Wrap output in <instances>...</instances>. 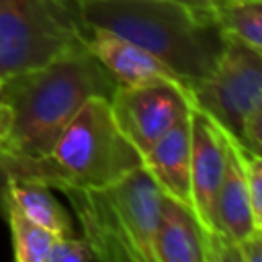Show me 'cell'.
I'll use <instances>...</instances> for the list:
<instances>
[{
  "label": "cell",
  "mask_w": 262,
  "mask_h": 262,
  "mask_svg": "<svg viewBox=\"0 0 262 262\" xmlns=\"http://www.w3.org/2000/svg\"><path fill=\"white\" fill-rule=\"evenodd\" d=\"M115 80L84 47L41 68L0 80V149L14 158L49 154L92 96H111Z\"/></svg>",
  "instance_id": "obj_1"
},
{
  "label": "cell",
  "mask_w": 262,
  "mask_h": 262,
  "mask_svg": "<svg viewBox=\"0 0 262 262\" xmlns=\"http://www.w3.org/2000/svg\"><path fill=\"white\" fill-rule=\"evenodd\" d=\"M86 29L111 31L164 61L186 86L217 66L225 35L213 12L172 0H76Z\"/></svg>",
  "instance_id": "obj_2"
},
{
  "label": "cell",
  "mask_w": 262,
  "mask_h": 262,
  "mask_svg": "<svg viewBox=\"0 0 262 262\" xmlns=\"http://www.w3.org/2000/svg\"><path fill=\"white\" fill-rule=\"evenodd\" d=\"M4 154V151H2ZM8 178L35 180L49 188H100L143 164L115 123L106 96L88 98L41 158L4 154Z\"/></svg>",
  "instance_id": "obj_3"
},
{
  "label": "cell",
  "mask_w": 262,
  "mask_h": 262,
  "mask_svg": "<svg viewBox=\"0 0 262 262\" xmlns=\"http://www.w3.org/2000/svg\"><path fill=\"white\" fill-rule=\"evenodd\" d=\"M61 192L96 260L154 262L162 190L143 164L106 186L63 188Z\"/></svg>",
  "instance_id": "obj_4"
},
{
  "label": "cell",
  "mask_w": 262,
  "mask_h": 262,
  "mask_svg": "<svg viewBox=\"0 0 262 262\" xmlns=\"http://www.w3.org/2000/svg\"><path fill=\"white\" fill-rule=\"evenodd\" d=\"M76 0H0V80L86 47Z\"/></svg>",
  "instance_id": "obj_5"
},
{
  "label": "cell",
  "mask_w": 262,
  "mask_h": 262,
  "mask_svg": "<svg viewBox=\"0 0 262 262\" xmlns=\"http://www.w3.org/2000/svg\"><path fill=\"white\" fill-rule=\"evenodd\" d=\"M192 106L209 115L227 135L239 139L250 111L262 106V55L250 45L225 37L215 70L188 86Z\"/></svg>",
  "instance_id": "obj_6"
},
{
  "label": "cell",
  "mask_w": 262,
  "mask_h": 262,
  "mask_svg": "<svg viewBox=\"0 0 262 262\" xmlns=\"http://www.w3.org/2000/svg\"><path fill=\"white\" fill-rule=\"evenodd\" d=\"M108 104L117 127L143 158L151 145L192 108L190 90L180 82L145 86L115 84Z\"/></svg>",
  "instance_id": "obj_7"
},
{
  "label": "cell",
  "mask_w": 262,
  "mask_h": 262,
  "mask_svg": "<svg viewBox=\"0 0 262 262\" xmlns=\"http://www.w3.org/2000/svg\"><path fill=\"white\" fill-rule=\"evenodd\" d=\"M225 168V131L203 111H190V199L192 211L207 231L217 233L213 223L215 199Z\"/></svg>",
  "instance_id": "obj_8"
},
{
  "label": "cell",
  "mask_w": 262,
  "mask_h": 262,
  "mask_svg": "<svg viewBox=\"0 0 262 262\" xmlns=\"http://www.w3.org/2000/svg\"><path fill=\"white\" fill-rule=\"evenodd\" d=\"M86 49L119 86H145L158 82L184 84L164 61L143 47L104 29H88Z\"/></svg>",
  "instance_id": "obj_9"
},
{
  "label": "cell",
  "mask_w": 262,
  "mask_h": 262,
  "mask_svg": "<svg viewBox=\"0 0 262 262\" xmlns=\"http://www.w3.org/2000/svg\"><path fill=\"white\" fill-rule=\"evenodd\" d=\"M213 223L217 233L229 237L233 244H239L250 235L262 231L250 207V196L239 158V141H235L227 133H225V168L215 199Z\"/></svg>",
  "instance_id": "obj_10"
},
{
  "label": "cell",
  "mask_w": 262,
  "mask_h": 262,
  "mask_svg": "<svg viewBox=\"0 0 262 262\" xmlns=\"http://www.w3.org/2000/svg\"><path fill=\"white\" fill-rule=\"evenodd\" d=\"M192 111V108H190ZM162 194L192 209L190 199V113L176 121L141 158Z\"/></svg>",
  "instance_id": "obj_11"
},
{
  "label": "cell",
  "mask_w": 262,
  "mask_h": 262,
  "mask_svg": "<svg viewBox=\"0 0 262 262\" xmlns=\"http://www.w3.org/2000/svg\"><path fill=\"white\" fill-rule=\"evenodd\" d=\"M154 262H207V231L194 211L162 194Z\"/></svg>",
  "instance_id": "obj_12"
},
{
  "label": "cell",
  "mask_w": 262,
  "mask_h": 262,
  "mask_svg": "<svg viewBox=\"0 0 262 262\" xmlns=\"http://www.w3.org/2000/svg\"><path fill=\"white\" fill-rule=\"evenodd\" d=\"M18 209L29 215L35 223L51 231L53 235H76V227L72 223V217L66 213L61 203L53 196L51 188L35 182V180H12L8 178L6 190H4Z\"/></svg>",
  "instance_id": "obj_13"
},
{
  "label": "cell",
  "mask_w": 262,
  "mask_h": 262,
  "mask_svg": "<svg viewBox=\"0 0 262 262\" xmlns=\"http://www.w3.org/2000/svg\"><path fill=\"white\" fill-rule=\"evenodd\" d=\"M0 211L4 213L10 227L12 258L16 262H45L57 235H53L51 231L35 223L29 215H25L6 192L2 194Z\"/></svg>",
  "instance_id": "obj_14"
},
{
  "label": "cell",
  "mask_w": 262,
  "mask_h": 262,
  "mask_svg": "<svg viewBox=\"0 0 262 262\" xmlns=\"http://www.w3.org/2000/svg\"><path fill=\"white\" fill-rule=\"evenodd\" d=\"M215 18L225 37L262 51V0H223Z\"/></svg>",
  "instance_id": "obj_15"
},
{
  "label": "cell",
  "mask_w": 262,
  "mask_h": 262,
  "mask_svg": "<svg viewBox=\"0 0 262 262\" xmlns=\"http://www.w3.org/2000/svg\"><path fill=\"white\" fill-rule=\"evenodd\" d=\"M239 158H242L246 188L250 196V207L256 223L262 227V156L252 154L239 143Z\"/></svg>",
  "instance_id": "obj_16"
},
{
  "label": "cell",
  "mask_w": 262,
  "mask_h": 262,
  "mask_svg": "<svg viewBox=\"0 0 262 262\" xmlns=\"http://www.w3.org/2000/svg\"><path fill=\"white\" fill-rule=\"evenodd\" d=\"M88 260H96V256L84 237L61 235L55 237L45 262H88Z\"/></svg>",
  "instance_id": "obj_17"
},
{
  "label": "cell",
  "mask_w": 262,
  "mask_h": 262,
  "mask_svg": "<svg viewBox=\"0 0 262 262\" xmlns=\"http://www.w3.org/2000/svg\"><path fill=\"white\" fill-rule=\"evenodd\" d=\"M237 141L252 154L260 156V151H262V106H256L254 111L248 113V117L242 123Z\"/></svg>",
  "instance_id": "obj_18"
},
{
  "label": "cell",
  "mask_w": 262,
  "mask_h": 262,
  "mask_svg": "<svg viewBox=\"0 0 262 262\" xmlns=\"http://www.w3.org/2000/svg\"><path fill=\"white\" fill-rule=\"evenodd\" d=\"M242 262H262V231L237 244Z\"/></svg>",
  "instance_id": "obj_19"
},
{
  "label": "cell",
  "mask_w": 262,
  "mask_h": 262,
  "mask_svg": "<svg viewBox=\"0 0 262 262\" xmlns=\"http://www.w3.org/2000/svg\"><path fill=\"white\" fill-rule=\"evenodd\" d=\"M172 2H178V4H184L188 8H194V10H203V12H213L217 10V6L223 2V0H172Z\"/></svg>",
  "instance_id": "obj_20"
},
{
  "label": "cell",
  "mask_w": 262,
  "mask_h": 262,
  "mask_svg": "<svg viewBox=\"0 0 262 262\" xmlns=\"http://www.w3.org/2000/svg\"><path fill=\"white\" fill-rule=\"evenodd\" d=\"M6 184H8V170H6V164H4V154L0 149V203H2V194L6 190Z\"/></svg>",
  "instance_id": "obj_21"
}]
</instances>
